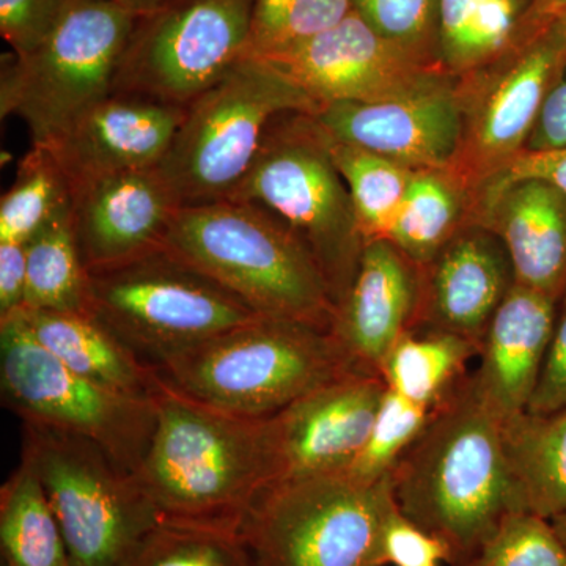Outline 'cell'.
<instances>
[{
    "instance_id": "1",
    "label": "cell",
    "mask_w": 566,
    "mask_h": 566,
    "mask_svg": "<svg viewBox=\"0 0 566 566\" xmlns=\"http://www.w3.org/2000/svg\"><path fill=\"white\" fill-rule=\"evenodd\" d=\"M502 419L471 374L431 409L416 441L390 471L401 515L469 560L506 515L527 512L505 455Z\"/></svg>"
},
{
    "instance_id": "2",
    "label": "cell",
    "mask_w": 566,
    "mask_h": 566,
    "mask_svg": "<svg viewBox=\"0 0 566 566\" xmlns=\"http://www.w3.org/2000/svg\"><path fill=\"white\" fill-rule=\"evenodd\" d=\"M156 423L134 479L163 523L238 534L256 495L273 482L268 419L218 411L155 370Z\"/></svg>"
},
{
    "instance_id": "3",
    "label": "cell",
    "mask_w": 566,
    "mask_h": 566,
    "mask_svg": "<svg viewBox=\"0 0 566 566\" xmlns=\"http://www.w3.org/2000/svg\"><path fill=\"white\" fill-rule=\"evenodd\" d=\"M166 249L256 315L333 331L335 303L318 264L275 216L245 200L178 211Z\"/></svg>"
},
{
    "instance_id": "4",
    "label": "cell",
    "mask_w": 566,
    "mask_h": 566,
    "mask_svg": "<svg viewBox=\"0 0 566 566\" xmlns=\"http://www.w3.org/2000/svg\"><path fill=\"white\" fill-rule=\"evenodd\" d=\"M155 370L193 400L253 420L270 419L312 390L363 371L333 331L273 316H256Z\"/></svg>"
},
{
    "instance_id": "5",
    "label": "cell",
    "mask_w": 566,
    "mask_h": 566,
    "mask_svg": "<svg viewBox=\"0 0 566 566\" xmlns=\"http://www.w3.org/2000/svg\"><path fill=\"white\" fill-rule=\"evenodd\" d=\"M229 199L259 205L275 216L318 264L338 307L357 273L365 241L348 188L314 115H279Z\"/></svg>"
},
{
    "instance_id": "6",
    "label": "cell",
    "mask_w": 566,
    "mask_h": 566,
    "mask_svg": "<svg viewBox=\"0 0 566 566\" xmlns=\"http://www.w3.org/2000/svg\"><path fill=\"white\" fill-rule=\"evenodd\" d=\"M318 104L263 59H241L186 107L158 169L182 207L229 199L249 174L264 134L282 114Z\"/></svg>"
},
{
    "instance_id": "7",
    "label": "cell",
    "mask_w": 566,
    "mask_h": 566,
    "mask_svg": "<svg viewBox=\"0 0 566 566\" xmlns=\"http://www.w3.org/2000/svg\"><path fill=\"white\" fill-rule=\"evenodd\" d=\"M85 314L153 368L262 316L166 248L88 271Z\"/></svg>"
},
{
    "instance_id": "8",
    "label": "cell",
    "mask_w": 566,
    "mask_h": 566,
    "mask_svg": "<svg viewBox=\"0 0 566 566\" xmlns=\"http://www.w3.org/2000/svg\"><path fill=\"white\" fill-rule=\"evenodd\" d=\"M395 510L389 475L375 483L346 472L286 480L256 495L238 535L255 566H378Z\"/></svg>"
},
{
    "instance_id": "9",
    "label": "cell",
    "mask_w": 566,
    "mask_h": 566,
    "mask_svg": "<svg viewBox=\"0 0 566 566\" xmlns=\"http://www.w3.org/2000/svg\"><path fill=\"white\" fill-rule=\"evenodd\" d=\"M137 14L120 0H70L57 28L24 55H3L2 117L17 115L44 145L114 92Z\"/></svg>"
},
{
    "instance_id": "10",
    "label": "cell",
    "mask_w": 566,
    "mask_h": 566,
    "mask_svg": "<svg viewBox=\"0 0 566 566\" xmlns=\"http://www.w3.org/2000/svg\"><path fill=\"white\" fill-rule=\"evenodd\" d=\"M21 457L40 476L70 566H125L163 523L132 472L88 439L22 422Z\"/></svg>"
},
{
    "instance_id": "11",
    "label": "cell",
    "mask_w": 566,
    "mask_h": 566,
    "mask_svg": "<svg viewBox=\"0 0 566 566\" xmlns=\"http://www.w3.org/2000/svg\"><path fill=\"white\" fill-rule=\"evenodd\" d=\"M0 394L22 422L88 439L132 474L155 431L151 397L117 392L71 370L33 337L21 308L0 316Z\"/></svg>"
},
{
    "instance_id": "12",
    "label": "cell",
    "mask_w": 566,
    "mask_h": 566,
    "mask_svg": "<svg viewBox=\"0 0 566 566\" xmlns=\"http://www.w3.org/2000/svg\"><path fill=\"white\" fill-rule=\"evenodd\" d=\"M252 10L253 0H170L142 14L114 92L188 107L248 57Z\"/></svg>"
},
{
    "instance_id": "13",
    "label": "cell",
    "mask_w": 566,
    "mask_h": 566,
    "mask_svg": "<svg viewBox=\"0 0 566 566\" xmlns=\"http://www.w3.org/2000/svg\"><path fill=\"white\" fill-rule=\"evenodd\" d=\"M565 70V48L543 35L460 77L464 134L450 170L464 182L472 202L488 178L526 150L547 92Z\"/></svg>"
},
{
    "instance_id": "14",
    "label": "cell",
    "mask_w": 566,
    "mask_h": 566,
    "mask_svg": "<svg viewBox=\"0 0 566 566\" xmlns=\"http://www.w3.org/2000/svg\"><path fill=\"white\" fill-rule=\"evenodd\" d=\"M263 61L318 107L385 102L450 74L434 55L386 39L354 11L329 31Z\"/></svg>"
},
{
    "instance_id": "15",
    "label": "cell",
    "mask_w": 566,
    "mask_h": 566,
    "mask_svg": "<svg viewBox=\"0 0 566 566\" xmlns=\"http://www.w3.org/2000/svg\"><path fill=\"white\" fill-rule=\"evenodd\" d=\"M460 77H439L419 91L376 103L326 104L314 118L327 136L411 170L450 169L464 134Z\"/></svg>"
},
{
    "instance_id": "16",
    "label": "cell",
    "mask_w": 566,
    "mask_h": 566,
    "mask_svg": "<svg viewBox=\"0 0 566 566\" xmlns=\"http://www.w3.org/2000/svg\"><path fill=\"white\" fill-rule=\"evenodd\" d=\"M386 390L382 376L353 371L270 417L271 483L348 472L367 444Z\"/></svg>"
},
{
    "instance_id": "17",
    "label": "cell",
    "mask_w": 566,
    "mask_h": 566,
    "mask_svg": "<svg viewBox=\"0 0 566 566\" xmlns=\"http://www.w3.org/2000/svg\"><path fill=\"white\" fill-rule=\"evenodd\" d=\"M181 208L158 167L106 175L71 189L85 266L99 270L161 251Z\"/></svg>"
},
{
    "instance_id": "18",
    "label": "cell",
    "mask_w": 566,
    "mask_h": 566,
    "mask_svg": "<svg viewBox=\"0 0 566 566\" xmlns=\"http://www.w3.org/2000/svg\"><path fill=\"white\" fill-rule=\"evenodd\" d=\"M185 114L177 104L114 92L44 147L73 189L106 175L158 167Z\"/></svg>"
},
{
    "instance_id": "19",
    "label": "cell",
    "mask_w": 566,
    "mask_h": 566,
    "mask_svg": "<svg viewBox=\"0 0 566 566\" xmlns=\"http://www.w3.org/2000/svg\"><path fill=\"white\" fill-rule=\"evenodd\" d=\"M420 273L422 301L416 326L458 335L480 353L495 311L516 283L497 234L485 227H465Z\"/></svg>"
},
{
    "instance_id": "20",
    "label": "cell",
    "mask_w": 566,
    "mask_h": 566,
    "mask_svg": "<svg viewBox=\"0 0 566 566\" xmlns=\"http://www.w3.org/2000/svg\"><path fill=\"white\" fill-rule=\"evenodd\" d=\"M420 301V268L389 241H370L335 312L333 333L359 370L381 376L394 346L415 329Z\"/></svg>"
},
{
    "instance_id": "21",
    "label": "cell",
    "mask_w": 566,
    "mask_h": 566,
    "mask_svg": "<svg viewBox=\"0 0 566 566\" xmlns=\"http://www.w3.org/2000/svg\"><path fill=\"white\" fill-rule=\"evenodd\" d=\"M558 301L515 283L480 345L476 389L502 419L526 411L542 374Z\"/></svg>"
},
{
    "instance_id": "22",
    "label": "cell",
    "mask_w": 566,
    "mask_h": 566,
    "mask_svg": "<svg viewBox=\"0 0 566 566\" xmlns=\"http://www.w3.org/2000/svg\"><path fill=\"white\" fill-rule=\"evenodd\" d=\"M472 226L497 234L515 282L560 301L566 293V197L542 181H521L480 205Z\"/></svg>"
},
{
    "instance_id": "23",
    "label": "cell",
    "mask_w": 566,
    "mask_h": 566,
    "mask_svg": "<svg viewBox=\"0 0 566 566\" xmlns=\"http://www.w3.org/2000/svg\"><path fill=\"white\" fill-rule=\"evenodd\" d=\"M21 311L39 344L77 375L117 392L151 397L155 368L140 360L92 315L22 307Z\"/></svg>"
},
{
    "instance_id": "24",
    "label": "cell",
    "mask_w": 566,
    "mask_h": 566,
    "mask_svg": "<svg viewBox=\"0 0 566 566\" xmlns=\"http://www.w3.org/2000/svg\"><path fill=\"white\" fill-rule=\"evenodd\" d=\"M472 196L450 169L415 170L386 240L416 266H427L465 227Z\"/></svg>"
},
{
    "instance_id": "25",
    "label": "cell",
    "mask_w": 566,
    "mask_h": 566,
    "mask_svg": "<svg viewBox=\"0 0 566 566\" xmlns=\"http://www.w3.org/2000/svg\"><path fill=\"white\" fill-rule=\"evenodd\" d=\"M505 455L527 512L554 520L566 513V408L523 411L502 422Z\"/></svg>"
},
{
    "instance_id": "26",
    "label": "cell",
    "mask_w": 566,
    "mask_h": 566,
    "mask_svg": "<svg viewBox=\"0 0 566 566\" xmlns=\"http://www.w3.org/2000/svg\"><path fill=\"white\" fill-rule=\"evenodd\" d=\"M2 566H70L61 524L31 461L0 488Z\"/></svg>"
},
{
    "instance_id": "27",
    "label": "cell",
    "mask_w": 566,
    "mask_h": 566,
    "mask_svg": "<svg viewBox=\"0 0 566 566\" xmlns=\"http://www.w3.org/2000/svg\"><path fill=\"white\" fill-rule=\"evenodd\" d=\"M521 11L510 0H438V54L453 76L501 61L515 48Z\"/></svg>"
},
{
    "instance_id": "28",
    "label": "cell",
    "mask_w": 566,
    "mask_h": 566,
    "mask_svg": "<svg viewBox=\"0 0 566 566\" xmlns=\"http://www.w3.org/2000/svg\"><path fill=\"white\" fill-rule=\"evenodd\" d=\"M479 348L458 335L416 326L394 346L382 365L387 389L412 403L434 408L461 378Z\"/></svg>"
},
{
    "instance_id": "29",
    "label": "cell",
    "mask_w": 566,
    "mask_h": 566,
    "mask_svg": "<svg viewBox=\"0 0 566 566\" xmlns=\"http://www.w3.org/2000/svg\"><path fill=\"white\" fill-rule=\"evenodd\" d=\"M87 294L88 270L82 260L70 207L28 243V285L22 308L85 312Z\"/></svg>"
},
{
    "instance_id": "30",
    "label": "cell",
    "mask_w": 566,
    "mask_h": 566,
    "mask_svg": "<svg viewBox=\"0 0 566 566\" xmlns=\"http://www.w3.org/2000/svg\"><path fill=\"white\" fill-rule=\"evenodd\" d=\"M326 139L352 197L365 244L386 240L415 170L385 156L335 140L327 134Z\"/></svg>"
},
{
    "instance_id": "31",
    "label": "cell",
    "mask_w": 566,
    "mask_h": 566,
    "mask_svg": "<svg viewBox=\"0 0 566 566\" xmlns=\"http://www.w3.org/2000/svg\"><path fill=\"white\" fill-rule=\"evenodd\" d=\"M70 207V182L61 166L44 145L32 144L0 202V243L28 244Z\"/></svg>"
},
{
    "instance_id": "32",
    "label": "cell",
    "mask_w": 566,
    "mask_h": 566,
    "mask_svg": "<svg viewBox=\"0 0 566 566\" xmlns=\"http://www.w3.org/2000/svg\"><path fill=\"white\" fill-rule=\"evenodd\" d=\"M352 13V0H253L248 55L271 57L329 31Z\"/></svg>"
},
{
    "instance_id": "33",
    "label": "cell",
    "mask_w": 566,
    "mask_h": 566,
    "mask_svg": "<svg viewBox=\"0 0 566 566\" xmlns=\"http://www.w3.org/2000/svg\"><path fill=\"white\" fill-rule=\"evenodd\" d=\"M125 566H255L234 532L161 523Z\"/></svg>"
},
{
    "instance_id": "34",
    "label": "cell",
    "mask_w": 566,
    "mask_h": 566,
    "mask_svg": "<svg viewBox=\"0 0 566 566\" xmlns=\"http://www.w3.org/2000/svg\"><path fill=\"white\" fill-rule=\"evenodd\" d=\"M431 409L387 389L367 444L346 474L365 483L379 482L389 475L395 463L423 430Z\"/></svg>"
},
{
    "instance_id": "35",
    "label": "cell",
    "mask_w": 566,
    "mask_h": 566,
    "mask_svg": "<svg viewBox=\"0 0 566 566\" xmlns=\"http://www.w3.org/2000/svg\"><path fill=\"white\" fill-rule=\"evenodd\" d=\"M461 566H566V546L549 520L515 512Z\"/></svg>"
},
{
    "instance_id": "36",
    "label": "cell",
    "mask_w": 566,
    "mask_h": 566,
    "mask_svg": "<svg viewBox=\"0 0 566 566\" xmlns=\"http://www.w3.org/2000/svg\"><path fill=\"white\" fill-rule=\"evenodd\" d=\"M352 6L386 39L439 59L438 0H352Z\"/></svg>"
},
{
    "instance_id": "37",
    "label": "cell",
    "mask_w": 566,
    "mask_h": 566,
    "mask_svg": "<svg viewBox=\"0 0 566 566\" xmlns=\"http://www.w3.org/2000/svg\"><path fill=\"white\" fill-rule=\"evenodd\" d=\"M70 0H0V33L18 57L39 50L57 28Z\"/></svg>"
},
{
    "instance_id": "38",
    "label": "cell",
    "mask_w": 566,
    "mask_h": 566,
    "mask_svg": "<svg viewBox=\"0 0 566 566\" xmlns=\"http://www.w3.org/2000/svg\"><path fill=\"white\" fill-rule=\"evenodd\" d=\"M450 547L438 536L395 510L386 521L378 547V566H439L452 565Z\"/></svg>"
},
{
    "instance_id": "39",
    "label": "cell",
    "mask_w": 566,
    "mask_h": 566,
    "mask_svg": "<svg viewBox=\"0 0 566 566\" xmlns=\"http://www.w3.org/2000/svg\"><path fill=\"white\" fill-rule=\"evenodd\" d=\"M521 181L545 182L566 197V147L546 151L524 150L512 161L506 163L475 192L474 202H472V218L480 205L501 192L502 189Z\"/></svg>"
},
{
    "instance_id": "40",
    "label": "cell",
    "mask_w": 566,
    "mask_h": 566,
    "mask_svg": "<svg viewBox=\"0 0 566 566\" xmlns=\"http://www.w3.org/2000/svg\"><path fill=\"white\" fill-rule=\"evenodd\" d=\"M566 408V293L558 301L556 326L542 374L526 411L547 416Z\"/></svg>"
},
{
    "instance_id": "41",
    "label": "cell",
    "mask_w": 566,
    "mask_h": 566,
    "mask_svg": "<svg viewBox=\"0 0 566 566\" xmlns=\"http://www.w3.org/2000/svg\"><path fill=\"white\" fill-rule=\"evenodd\" d=\"M566 147V70L547 92L531 137L527 151L557 150Z\"/></svg>"
},
{
    "instance_id": "42",
    "label": "cell",
    "mask_w": 566,
    "mask_h": 566,
    "mask_svg": "<svg viewBox=\"0 0 566 566\" xmlns=\"http://www.w3.org/2000/svg\"><path fill=\"white\" fill-rule=\"evenodd\" d=\"M28 285V244L0 243V316L20 311Z\"/></svg>"
},
{
    "instance_id": "43",
    "label": "cell",
    "mask_w": 566,
    "mask_h": 566,
    "mask_svg": "<svg viewBox=\"0 0 566 566\" xmlns=\"http://www.w3.org/2000/svg\"><path fill=\"white\" fill-rule=\"evenodd\" d=\"M565 14L566 0H531L517 21L515 48L542 39Z\"/></svg>"
},
{
    "instance_id": "44",
    "label": "cell",
    "mask_w": 566,
    "mask_h": 566,
    "mask_svg": "<svg viewBox=\"0 0 566 566\" xmlns=\"http://www.w3.org/2000/svg\"><path fill=\"white\" fill-rule=\"evenodd\" d=\"M120 2L134 11L137 17H142V14L151 13V11L158 10L159 7L166 6L170 0H120Z\"/></svg>"
},
{
    "instance_id": "45",
    "label": "cell",
    "mask_w": 566,
    "mask_h": 566,
    "mask_svg": "<svg viewBox=\"0 0 566 566\" xmlns=\"http://www.w3.org/2000/svg\"><path fill=\"white\" fill-rule=\"evenodd\" d=\"M545 35H549L551 39L556 40L557 43L566 50V14L564 18H560Z\"/></svg>"
},
{
    "instance_id": "46",
    "label": "cell",
    "mask_w": 566,
    "mask_h": 566,
    "mask_svg": "<svg viewBox=\"0 0 566 566\" xmlns=\"http://www.w3.org/2000/svg\"><path fill=\"white\" fill-rule=\"evenodd\" d=\"M551 523H553L554 528H556L557 534L560 535L562 542H564L566 546V513L554 517V520H551Z\"/></svg>"
},
{
    "instance_id": "47",
    "label": "cell",
    "mask_w": 566,
    "mask_h": 566,
    "mask_svg": "<svg viewBox=\"0 0 566 566\" xmlns=\"http://www.w3.org/2000/svg\"><path fill=\"white\" fill-rule=\"evenodd\" d=\"M510 2H512L513 6L523 13V11L527 9L528 3H531V0H510Z\"/></svg>"
}]
</instances>
